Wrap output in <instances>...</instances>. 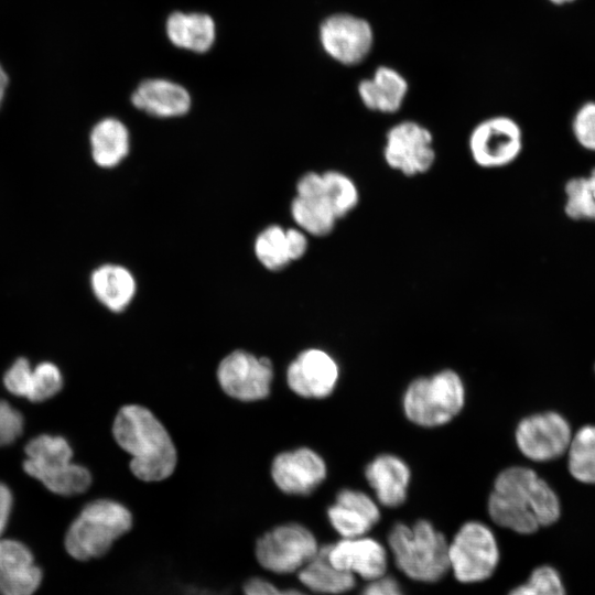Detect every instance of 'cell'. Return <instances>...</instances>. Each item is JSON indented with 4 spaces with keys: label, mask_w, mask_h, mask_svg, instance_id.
Returning <instances> with one entry per match:
<instances>
[{
    "label": "cell",
    "mask_w": 595,
    "mask_h": 595,
    "mask_svg": "<svg viewBox=\"0 0 595 595\" xmlns=\"http://www.w3.org/2000/svg\"><path fill=\"white\" fill-rule=\"evenodd\" d=\"M487 512L497 526L531 534L554 523L560 518L561 505L555 491L536 470L512 465L496 475Z\"/></svg>",
    "instance_id": "1"
},
{
    "label": "cell",
    "mask_w": 595,
    "mask_h": 595,
    "mask_svg": "<svg viewBox=\"0 0 595 595\" xmlns=\"http://www.w3.org/2000/svg\"><path fill=\"white\" fill-rule=\"evenodd\" d=\"M116 443L130 456L131 473L142 482L170 477L177 464L173 440L161 421L145 407L127 404L112 423Z\"/></svg>",
    "instance_id": "2"
},
{
    "label": "cell",
    "mask_w": 595,
    "mask_h": 595,
    "mask_svg": "<svg viewBox=\"0 0 595 595\" xmlns=\"http://www.w3.org/2000/svg\"><path fill=\"white\" fill-rule=\"evenodd\" d=\"M466 387L451 368L412 379L401 396L405 419L423 429H436L452 422L464 409Z\"/></svg>",
    "instance_id": "3"
},
{
    "label": "cell",
    "mask_w": 595,
    "mask_h": 595,
    "mask_svg": "<svg viewBox=\"0 0 595 595\" xmlns=\"http://www.w3.org/2000/svg\"><path fill=\"white\" fill-rule=\"evenodd\" d=\"M388 545L396 565L414 581L436 582L450 569L448 542L426 519L412 524L394 523L388 533Z\"/></svg>",
    "instance_id": "4"
},
{
    "label": "cell",
    "mask_w": 595,
    "mask_h": 595,
    "mask_svg": "<svg viewBox=\"0 0 595 595\" xmlns=\"http://www.w3.org/2000/svg\"><path fill=\"white\" fill-rule=\"evenodd\" d=\"M132 527V515L122 504L107 498L88 502L65 534L67 553L87 561L108 552L112 543Z\"/></svg>",
    "instance_id": "5"
},
{
    "label": "cell",
    "mask_w": 595,
    "mask_h": 595,
    "mask_svg": "<svg viewBox=\"0 0 595 595\" xmlns=\"http://www.w3.org/2000/svg\"><path fill=\"white\" fill-rule=\"evenodd\" d=\"M318 42L323 52L340 67L365 69L375 52L377 33L365 15L339 10L321 21Z\"/></svg>",
    "instance_id": "6"
},
{
    "label": "cell",
    "mask_w": 595,
    "mask_h": 595,
    "mask_svg": "<svg viewBox=\"0 0 595 595\" xmlns=\"http://www.w3.org/2000/svg\"><path fill=\"white\" fill-rule=\"evenodd\" d=\"M448 562L454 576L462 583L487 580L499 562L494 531L478 520L463 523L448 542Z\"/></svg>",
    "instance_id": "7"
},
{
    "label": "cell",
    "mask_w": 595,
    "mask_h": 595,
    "mask_svg": "<svg viewBox=\"0 0 595 595\" xmlns=\"http://www.w3.org/2000/svg\"><path fill=\"white\" fill-rule=\"evenodd\" d=\"M315 536L300 523L278 526L256 543L259 564L271 572L288 574L302 569L318 551Z\"/></svg>",
    "instance_id": "8"
},
{
    "label": "cell",
    "mask_w": 595,
    "mask_h": 595,
    "mask_svg": "<svg viewBox=\"0 0 595 595\" xmlns=\"http://www.w3.org/2000/svg\"><path fill=\"white\" fill-rule=\"evenodd\" d=\"M572 431L564 416L544 411L522 418L515 429V443L528 459L543 463L565 454L572 441Z\"/></svg>",
    "instance_id": "9"
},
{
    "label": "cell",
    "mask_w": 595,
    "mask_h": 595,
    "mask_svg": "<svg viewBox=\"0 0 595 595\" xmlns=\"http://www.w3.org/2000/svg\"><path fill=\"white\" fill-rule=\"evenodd\" d=\"M474 162L484 169L509 165L522 150V131L518 122L506 115H495L479 121L468 138Z\"/></svg>",
    "instance_id": "10"
},
{
    "label": "cell",
    "mask_w": 595,
    "mask_h": 595,
    "mask_svg": "<svg viewBox=\"0 0 595 595\" xmlns=\"http://www.w3.org/2000/svg\"><path fill=\"white\" fill-rule=\"evenodd\" d=\"M216 375L227 396L242 402H253L270 394L273 368L269 358L238 349L220 360Z\"/></svg>",
    "instance_id": "11"
},
{
    "label": "cell",
    "mask_w": 595,
    "mask_h": 595,
    "mask_svg": "<svg viewBox=\"0 0 595 595\" xmlns=\"http://www.w3.org/2000/svg\"><path fill=\"white\" fill-rule=\"evenodd\" d=\"M386 163L405 176L428 172L435 162L432 132L414 120H403L389 128L383 149Z\"/></svg>",
    "instance_id": "12"
},
{
    "label": "cell",
    "mask_w": 595,
    "mask_h": 595,
    "mask_svg": "<svg viewBox=\"0 0 595 595\" xmlns=\"http://www.w3.org/2000/svg\"><path fill=\"white\" fill-rule=\"evenodd\" d=\"M339 372V365L329 353L320 348H307L288 366L286 383L299 397L325 399L334 392Z\"/></svg>",
    "instance_id": "13"
},
{
    "label": "cell",
    "mask_w": 595,
    "mask_h": 595,
    "mask_svg": "<svg viewBox=\"0 0 595 595\" xmlns=\"http://www.w3.org/2000/svg\"><path fill=\"white\" fill-rule=\"evenodd\" d=\"M275 486L288 495L309 496L327 477L325 459L310 447L279 453L271 464Z\"/></svg>",
    "instance_id": "14"
},
{
    "label": "cell",
    "mask_w": 595,
    "mask_h": 595,
    "mask_svg": "<svg viewBox=\"0 0 595 595\" xmlns=\"http://www.w3.org/2000/svg\"><path fill=\"white\" fill-rule=\"evenodd\" d=\"M356 83V95L369 111L392 115L401 110L410 89L408 76L389 63H376L369 66Z\"/></svg>",
    "instance_id": "15"
},
{
    "label": "cell",
    "mask_w": 595,
    "mask_h": 595,
    "mask_svg": "<svg viewBox=\"0 0 595 595\" xmlns=\"http://www.w3.org/2000/svg\"><path fill=\"white\" fill-rule=\"evenodd\" d=\"M375 497L356 488H342L326 515L333 529L344 539L367 536L381 518Z\"/></svg>",
    "instance_id": "16"
},
{
    "label": "cell",
    "mask_w": 595,
    "mask_h": 595,
    "mask_svg": "<svg viewBox=\"0 0 595 595\" xmlns=\"http://www.w3.org/2000/svg\"><path fill=\"white\" fill-rule=\"evenodd\" d=\"M329 562L337 569L367 581L381 577L388 566L386 548L367 536L344 539L326 545Z\"/></svg>",
    "instance_id": "17"
},
{
    "label": "cell",
    "mask_w": 595,
    "mask_h": 595,
    "mask_svg": "<svg viewBox=\"0 0 595 595\" xmlns=\"http://www.w3.org/2000/svg\"><path fill=\"white\" fill-rule=\"evenodd\" d=\"M364 476L380 506L398 508L405 502L412 472L401 456L393 453L376 455L365 466Z\"/></svg>",
    "instance_id": "18"
},
{
    "label": "cell",
    "mask_w": 595,
    "mask_h": 595,
    "mask_svg": "<svg viewBox=\"0 0 595 595\" xmlns=\"http://www.w3.org/2000/svg\"><path fill=\"white\" fill-rule=\"evenodd\" d=\"M24 472L37 479L53 494L71 497L85 493L91 485V474L72 456H56L40 461L24 459Z\"/></svg>",
    "instance_id": "19"
},
{
    "label": "cell",
    "mask_w": 595,
    "mask_h": 595,
    "mask_svg": "<svg viewBox=\"0 0 595 595\" xmlns=\"http://www.w3.org/2000/svg\"><path fill=\"white\" fill-rule=\"evenodd\" d=\"M42 581L26 545L17 540L0 538V594L32 595Z\"/></svg>",
    "instance_id": "20"
},
{
    "label": "cell",
    "mask_w": 595,
    "mask_h": 595,
    "mask_svg": "<svg viewBox=\"0 0 595 595\" xmlns=\"http://www.w3.org/2000/svg\"><path fill=\"white\" fill-rule=\"evenodd\" d=\"M131 101L136 108L160 118L183 116L192 104L183 86L163 78L142 82L133 91Z\"/></svg>",
    "instance_id": "21"
},
{
    "label": "cell",
    "mask_w": 595,
    "mask_h": 595,
    "mask_svg": "<svg viewBox=\"0 0 595 595\" xmlns=\"http://www.w3.org/2000/svg\"><path fill=\"white\" fill-rule=\"evenodd\" d=\"M90 286L96 299L115 313L129 306L137 290L133 274L122 266L110 263L93 271Z\"/></svg>",
    "instance_id": "22"
},
{
    "label": "cell",
    "mask_w": 595,
    "mask_h": 595,
    "mask_svg": "<svg viewBox=\"0 0 595 595\" xmlns=\"http://www.w3.org/2000/svg\"><path fill=\"white\" fill-rule=\"evenodd\" d=\"M166 34L172 44L196 53L207 52L214 44V20L205 13L173 12L166 20Z\"/></svg>",
    "instance_id": "23"
},
{
    "label": "cell",
    "mask_w": 595,
    "mask_h": 595,
    "mask_svg": "<svg viewBox=\"0 0 595 595\" xmlns=\"http://www.w3.org/2000/svg\"><path fill=\"white\" fill-rule=\"evenodd\" d=\"M298 576L305 587L318 594H343L356 584L354 574L342 571L329 562L326 545L320 547L317 553L298 571Z\"/></svg>",
    "instance_id": "24"
},
{
    "label": "cell",
    "mask_w": 595,
    "mask_h": 595,
    "mask_svg": "<svg viewBox=\"0 0 595 595\" xmlns=\"http://www.w3.org/2000/svg\"><path fill=\"white\" fill-rule=\"evenodd\" d=\"M94 162L100 167H115L128 154L130 137L127 127L116 118H104L90 131Z\"/></svg>",
    "instance_id": "25"
},
{
    "label": "cell",
    "mask_w": 595,
    "mask_h": 595,
    "mask_svg": "<svg viewBox=\"0 0 595 595\" xmlns=\"http://www.w3.org/2000/svg\"><path fill=\"white\" fill-rule=\"evenodd\" d=\"M567 468L576 480L595 485V425H584L572 436Z\"/></svg>",
    "instance_id": "26"
},
{
    "label": "cell",
    "mask_w": 595,
    "mask_h": 595,
    "mask_svg": "<svg viewBox=\"0 0 595 595\" xmlns=\"http://www.w3.org/2000/svg\"><path fill=\"white\" fill-rule=\"evenodd\" d=\"M291 215L301 230L316 237L328 235L337 220L324 198L296 196L291 204Z\"/></svg>",
    "instance_id": "27"
},
{
    "label": "cell",
    "mask_w": 595,
    "mask_h": 595,
    "mask_svg": "<svg viewBox=\"0 0 595 595\" xmlns=\"http://www.w3.org/2000/svg\"><path fill=\"white\" fill-rule=\"evenodd\" d=\"M565 214L576 220H595V169L587 176L566 182Z\"/></svg>",
    "instance_id": "28"
},
{
    "label": "cell",
    "mask_w": 595,
    "mask_h": 595,
    "mask_svg": "<svg viewBox=\"0 0 595 595\" xmlns=\"http://www.w3.org/2000/svg\"><path fill=\"white\" fill-rule=\"evenodd\" d=\"M323 198L336 216L342 218L349 214L358 204L359 193L354 181L338 171L323 173Z\"/></svg>",
    "instance_id": "29"
},
{
    "label": "cell",
    "mask_w": 595,
    "mask_h": 595,
    "mask_svg": "<svg viewBox=\"0 0 595 595\" xmlns=\"http://www.w3.org/2000/svg\"><path fill=\"white\" fill-rule=\"evenodd\" d=\"M255 253L260 263L268 270L283 269L290 262L285 229L277 225L264 228L256 238Z\"/></svg>",
    "instance_id": "30"
},
{
    "label": "cell",
    "mask_w": 595,
    "mask_h": 595,
    "mask_svg": "<svg viewBox=\"0 0 595 595\" xmlns=\"http://www.w3.org/2000/svg\"><path fill=\"white\" fill-rule=\"evenodd\" d=\"M63 388V375L51 361L39 363L32 367L28 400L44 402L55 397Z\"/></svg>",
    "instance_id": "31"
},
{
    "label": "cell",
    "mask_w": 595,
    "mask_h": 595,
    "mask_svg": "<svg viewBox=\"0 0 595 595\" xmlns=\"http://www.w3.org/2000/svg\"><path fill=\"white\" fill-rule=\"evenodd\" d=\"M508 595H565L558 571L549 565L537 567L527 583L511 589Z\"/></svg>",
    "instance_id": "32"
},
{
    "label": "cell",
    "mask_w": 595,
    "mask_h": 595,
    "mask_svg": "<svg viewBox=\"0 0 595 595\" xmlns=\"http://www.w3.org/2000/svg\"><path fill=\"white\" fill-rule=\"evenodd\" d=\"M31 372L32 366L26 358L15 359L2 378L6 390L15 397L28 399Z\"/></svg>",
    "instance_id": "33"
},
{
    "label": "cell",
    "mask_w": 595,
    "mask_h": 595,
    "mask_svg": "<svg viewBox=\"0 0 595 595\" xmlns=\"http://www.w3.org/2000/svg\"><path fill=\"white\" fill-rule=\"evenodd\" d=\"M573 133L585 149L595 151V102L584 104L573 119Z\"/></svg>",
    "instance_id": "34"
},
{
    "label": "cell",
    "mask_w": 595,
    "mask_h": 595,
    "mask_svg": "<svg viewBox=\"0 0 595 595\" xmlns=\"http://www.w3.org/2000/svg\"><path fill=\"white\" fill-rule=\"evenodd\" d=\"M22 413L8 401L0 399V446L12 444L23 433Z\"/></svg>",
    "instance_id": "35"
},
{
    "label": "cell",
    "mask_w": 595,
    "mask_h": 595,
    "mask_svg": "<svg viewBox=\"0 0 595 595\" xmlns=\"http://www.w3.org/2000/svg\"><path fill=\"white\" fill-rule=\"evenodd\" d=\"M296 194L298 197L302 198H323V174L316 172H307L302 175L296 184Z\"/></svg>",
    "instance_id": "36"
},
{
    "label": "cell",
    "mask_w": 595,
    "mask_h": 595,
    "mask_svg": "<svg viewBox=\"0 0 595 595\" xmlns=\"http://www.w3.org/2000/svg\"><path fill=\"white\" fill-rule=\"evenodd\" d=\"M244 593L245 595H309L296 589L281 591L260 577L248 580L244 585Z\"/></svg>",
    "instance_id": "37"
},
{
    "label": "cell",
    "mask_w": 595,
    "mask_h": 595,
    "mask_svg": "<svg viewBox=\"0 0 595 595\" xmlns=\"http://www.w3.org/2000/svg\"><path fill=\"white\" fill-rule=\"evenodd\" d=\"M360 595H404L399 583L386 574L369 581Z\"/></svg>",
    "instance_id": "38"
},
{
    "label": "cell",
    "mask_w": 595,
    "mask_h": 595,
    "mask_svg": "<svg viewBox=\"0 0 595 595\" xmlns=\"http://www.w3.org/2000/svg\"><path fill=\"white\" fill-rule=\"evenodd\" d=\"M286 249L290 261L302 258L307 250V239L303 230L296 228L285 229Z\"/></svg>",
    "instance_id": "39"
},
{
    "label": "cell",
    "mask_w": 595,
    "mask_h": 595,
    "mask_svg": "<svg viewBox=\"0 0 595 595\" xmlns=\"http://www.w3.org/2000/svg\"><path fill=\"white\" fill-rule=\"evenodd\" d=\"M13 506V496L10 488L0 483V536L4 531Z\"/></svg>",
    "instance_id": "40"
},
{
    "label": "cell",
    "mask_w": 595,
    "mask_h": 595,
    "mask_svg": "<svg viewBox=\"0 0 595 595\" xmlns=\"http://www.w3.org/2000/svg\"><path fill=\"white\" fill-rule=\"evenodd\" d=\"M8 85H9V76L6 69L3 68V66L0 64V107L4 99Z\"/></svg>",
    "instance_id": "41"
},
{
    "label": "cell",
    "mask_w": 595,
    "mask_h": 595,
    "mask_svg": "<svg viewBox=\"0 0 595 595\" xmlns=\"http://www.w3.org/2000/svg\"><path fill=\"white\" fill-rule=\"evenodd\" d=\"M549 1L554 3V4H563V3H566V2H571L573 0H549Z\"/></svg>",
    "instance_id": "42"
}]
</instances>
